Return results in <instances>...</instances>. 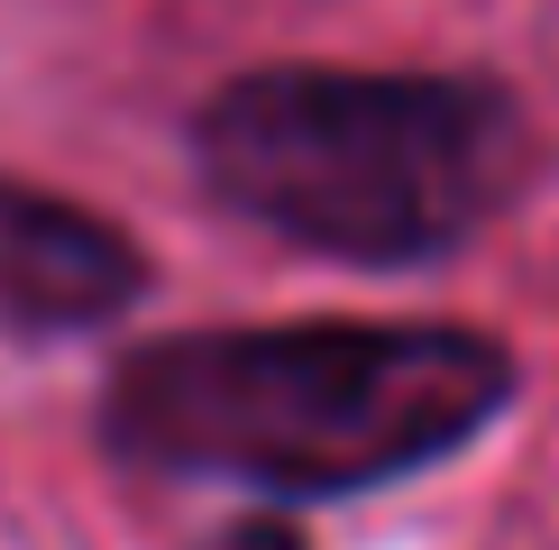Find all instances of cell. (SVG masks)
<instances>
[{
    "label": "cell",
    "instance_id": "cell-4",
    "mask_svg": "<svg viewBox=\"0 0 559 550\" xmlns=\"http://www.w3.org/2000/svg\"><path fill=\"white\" fill-rule=\"evenodd\" d=\"M212 550H302V533H285V523H229Z\"/></svg>",
    "mask_w": 559,
    "mask_h": 550
},
{
    "label": "cell",
    "instance_id": "cell-5",
    "mask_svg": "<svg viewBox=\"0 0 559 550\" xmlns=\"http://www.w3.org/2000/svg\"><path fill=\"white\" fill-rule=\"evenodd\" d=\"M0 202H10V183H0Z\"/></svg>",
    "mask_w": 559,
    "mask_h": 550
},
{
    "label": "cell",
    "instance_id": "cell-1",
    "mask_svg": "<svg viewBox=\"0 0 559 550\" xmlns=\"http://www.w3.org/2000/svg\"><path fill=\"white\" fill-rule=\"evenodd\" d=\"M514 412V349L468 321H221L138 339L102 385V450L266 504L377 495Z\"/></svg>",
    "mask_w": 559,
    "mask_h": 550
},
{
    "label": "cell",
    "instance_id": "cell-3",
    "mask_svg": "<svg viewBox=\"0 0 559 550\" xmlns=\"http://www.w3.org/2000/svg\"><path fill=\"white\" fill-rule=\"evenodd\" d=\"M138 294H147V258L102 212L10 183V202H0V331H28V339L102 331Z\"/></svg>",
    "mask_w": 559,
    "mask_h": 550
},
{
    "label": "cell",
    "instance_id": "cell-2",
    "mask_svg": "<svg viewBox=\"0 0 559 550\" xmlns=\"http://www.w3.org/2000/svg\"><path fill=\"white\" fill-rule=\"evenodd\" d=\"M193 183L229 220L331 266H440L514 212L532 175L523 101L486 74L258 64L202 92Z\"/></svg>",
    "mask_w": 559,
    "mask_h": 550
}]
</instances>
